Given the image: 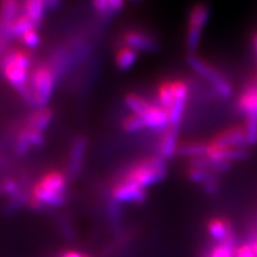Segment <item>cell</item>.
I'll return each instance as SVG.
<instances>
[{"mask_svg": "<svg viewBox=\"0 0 257 257\" xmlns=\"http://www.w3.org/2000/svg\"><path fill=\"white\" fill-rule=\"evenodd\" d=\"M67 198V175L59 170L48 172L34 185L29 204L34 210L62 206Z\"/></svg>", "mask_w": 257, "mask_h": 257, "instance_id": "obj_1", "label": "cell"}, {"mask_svg": "<svg viewBox=\"0 0 257 257\" xmlns=\"http://www.w3.org/2000/svg\"><path fill=\"white\" fill-rule=\"evenodd\" d=\"M2 72L10 85L19 93V95L32 105V95L29 87L31 73V57L24 49L9 50L2 57Z\"/></svg>", "mask_w": 257, "mask_h": 257, "instance_id": "obj_2", "label": "cell"}, {"mask_svg": "<svg viewBox=\"0 0 257 257\" xmlns=\"http://www.w3.org/2000/svg\"><path fill=\"white\" fill-rule=\"evenodd\" d=\"M167 173H168L167 161L156 155L135 162L125 170L120 179L146 189L162 181L167 176Z\"/></svg>", "mask_w": 257, "mask_h": 257, "instance_id": "obj_3", "label": "cell"}, {"mask_svg": "<svg viewBox=\"0 0 257 257\" xmlns=\"http://www.w3.org/2000/svg\"><path fill=\"white\" fill-rule=\"evenodd\" d=\"M57 80V75L49 64H40L30 73L29 87L32 95V105L38 108L47 107Z\"/></svg>", "mask_w": 257, "mask_h": 257, "instance_id": "obj_4", "label": "cell"}, {"mask_svg": "<svg viewBox=\"0 0 257 257\" xmlns=\"http://www.w3.org/2000/svg\"><path fill=\"white\" fill-rule=\"evenodd\" d=\"M186 62L193 72L198 74L205 81L211 83L218 94L223 98H230L233 94V86L230 80L219 72L216 67H213L207 61L199 57L197 54H188L186 57Z\"/></svg>", "mask_w": 257, "mask_h": 257, "instance_id": "obj_5", "label": "cell"}, {"mask_svg": "<svg viewBox=\"0 0 257 257\" xmlns=\"http://www.w3.org/2000/svg\"><path fill=\"white\" fill-rule=\"evenodd\" d=\"M238 111L245 117L246 146L257 143V82H251L242 89L237 100Z\"/></svg>", "mask_w": 257, "mask_h": 257, "instance_id": "obj_6", "label": "cell"}, {"mask_svg": "<svg viewBox=\"0 0 257 257\" xmlns=\"http://www.w3.org/2000/svg\"><path fill=\"white\" fill-rule=\"evenodd\" d=\"M211 17V8L207 3L199 2L192 5L187 15L186 29V48L188 54H195L200 44L202 32Z\"/></svg>", "mask_w": 257, "mask_h": 257, "instance_id": "obj_7", "label": "cell"}, {"mask_svg": "<svg viewBox=\"0 0 257 257\" xmlns=\"http://www.w3.org/2000/svg\"><path fill=\"white\" fill-rule=\"evenodd\" d=\"M173 86V104L168 110L169 115V126L179 128L184 119V114L187 105L189 92H191V86L187 81L181 79L172 80Z\"/></svg>", "mask_w": 257, "mask_h": 257, "instance_id": "obj_8", "label": "cell"}, {"mask_svg": "<svg viewBox=\"0 0 257 257\" xmlns=\"http://www.w3.org/2000/svg\"><path fill=\"white\" fill-rule=\"evenodd\" d=\"M210 148H237L246 146V136L244 126L234 125L224 128L207 141Z\"/></svg>", "mask_w": 257, "mask_h": 257, "instance_id": "obj_9", "label": "cell"}, {"mask_svg": "<svg viewBox=\"0 0 257 257\" xmlns=\"http://www.w3.org/2000/svg\"><path fill=\"white\" fill-rule=\"evenodd\" d=\"M112 197L118 202H135L141 204L146 200L147 191L136 184L119 179L112 188Z\"/></svg>", "mask_w": 257, "mask_h": 257, "instance_id": "obj_10", "label": "cell"}, {"mask_svg": "<svg viewBox=\"0 0 257 257\" xmlns=\"http://www.w3.org/2000/svg\"><path fill=\"white\" fill-rule=\"evenodd\" d=\"M21 0H0V38L8 41L11 38V27L19 16Z\"/></svg>", "mask_w": 257, "mask_h": 257, "instance_id": "obj_11", "label": "cell"}, {"mask_svg": "<svg viewBox=\"0 0 257 257\" xmlns=\"http://www.w3.org/2000/svg\"><path fill=\"white\" fill-rule=\"evenodd\" d=\"M124 47L131 48L135 51H155L159 48L156 38L152 35L147 34L144 31L130 30L126 31L121 38Z\"/></svg>", "mask_w": 257, "mask_h": 257, "instance_id": "obj_12", "label": "cell"}, {"mask_svg": "<svg viewBox=\"0 0 257 257\" xmlns=\"http://www.w3.org/2000/svg\"><path fill=\"white\" fill-rule=\"evenodd\" d=\"M207 157L218 161V162H226L232 165L234 162L246 160L250 156L248 147L237 148H210L208 147Z\"/></svg>", "mask_w": 257, "mask_h": 257, "instance_id": "obj_13", "label": "cell"}, {"mask_svg": "<svg viewBox=\"0 0 257 257\" xmlns=\"http://www.w3.org/2000/svg\"><path fill=\"white\" fill-rule=\"evenodd\" d=\"M146 124V128L155 131H166L169 127V115L168 111L161 107L159 104L150 106L147 113L141 117Z\"/></svg>", "mask_w": 257, "mask_h": 257, "instance_id": "obj_14", "label": "cell"}, {"mask_svg": "<svg viewBox=\"0 0 257 257\" xmlns=\"http://www.w3.org/2000/svg\"><path fill=\"white\" fill-rule=\"evenodd\" d=\"M179 144V128L169 126L161 136L157 155L166 161L173 159L178 154Z\"/></svg>", "mask_w": 257, "mask_h": 257, "instance_id": "obj_15", "label": "cell"}, {"mask_svg": "<svg viewBox=\"0 0 257 257\" xmlns=\"http://www.w3.org/2000/svg\"><path fill=\"white\" fill-rule=\"evenodd\" d=\"M86 149H87V141L83 137H78L74 141L70 148L69 160H68V174L75 176L81 169L85 161Z\"/></svg>", "mask_w": 257, "mask_h": 257, "instance_id": "obj_16", "label": "cell"}, {"mask_svg": "<svg viewBox=\"0 0 257 257\" xmlns=\"http://www.w3.org/2000/svg\"><path fill=\"white\" fill-rule=\"evenodd\" d=\"M207 232L218 243L224 242V240L230 238V237L234 236L233 229L231 226L230 221L220 217L211 218L207 221Z\"/></svg>", "mask_w": 257, "mask_h": 257, "instance_id": "obj_17", "label": "cell"}, {"mask_svg": "<svg viewBox=\"0 0 257 257\" xmlns=\"http://www.w3.org/2000/svg\"><path fill=\"white\" fill-rule=\"evenodd\" d=\"M208 153L207 141H185L180 142L178 147V154L182 157H187L188 160L198 159V157L206 156Z\"/></svg>", "mask_w": 257, "mask_h": 257, "instance_id": "obj_18", "label": "cell"}, {"mask_svg": "<svg viewBox=\"0 0 257 257\" xmlns=\"http://www.w3.org/2000/svg\"><path fill=\"white\" fill-rule=\"evenodd\" d=\"M22 9H23V14L28 16L36 27L41 23L48 10L46 0H23Z\"/></svg>", "mask_w": 257, "mask_h": 257, "instance_id": "obj_19", "label": "cell"}, {"mask_svg": "<svg viewBox=\"0 0 257 257\" xmlns=\"http://www.w3.org/2000/svg\"><path fill=\"white\" fill-rule=\"evenodd\" d=\"M53 119V112L50 108L48 107H41L37 111H35L34 113L29 115L27 123L28 127L34 128V130H38L44 133L49 126L50 121Z\"/></svg>", "mask_w": 257, "mask_h": 257, "instance_id": "obj_20", "label": "cell"}, {"mask_svg": "<svg viewBox=\"0 0 257 257\" xmlns=\"http://www.w3.org/2000/svg\"><path fill=\"white\" fill-rule=\"evenodd\" d=\"M188 166L208 170V172H212L214 173V174L219 175L220 173L227 172L232 165H230V163H226V162H218V161L212 160L207 156H202V157H198V159L188 160Z\"/></svg>", "mask_w": 257, "mask_h": 257, "instance_id": "obj_21", "label": "cell"}, {"mask_svg": "<svg viewBox=\"0 0 257 257\" xmlns=\"http://www.w3.org/2000/svg\"><path fill=\"white\" fill-rule=\"evenodd\" d=\"M125 105L131 111V113L142 117L147 113L150 106L153 105V102L147 100L143 96L136 94V93H130V94L125 96Z\"/></svg>", "mask_w": 257, "mask_h": 257, "instance_id": "obj_22", "label": "cell"}, {"mask_svg": "<svg viewBox=\"0 0 257 257\" xmlns=\"http://www.w3.org/2000/svg\"><path fill=\"white\" fill-rule=\"evenodd\" d=\"M138 59V53L127 47H121L115 54V64L121 70H127L136 63Z\"/></svg>", "mask_w": 257, "mask_h": 257, "instance_id": "obj_23", "label": "cell"}, {"mask_svg": "<svg viewBox=\"0 0 257 257\" xmlns=\"http://www.w3.org/2000/svg\"><path fill=\"white\" fill-rule=\"evenodd\" d=\"M236 246V237L232 236L211 248L206 257H233Z\"/></svg>", "mask_w": 257, "mask_h": 257, "instance_id": "obj_24", "label": "cell"}, {"mask_svg": "<svg viewBox=\"0 0 257 257\" xmlns=\"http://www.w3.org/2000/svg\"><path fill=\"white\" fill-rule=\"evenodd\" d=\"M156 94L159 105L168 111L173 104V98H174V95H173L172 80H165L163 82H161L159 87H157Z\"/></svg>", "mask_w": 257, "mask_h": 257, "instance_id": "obj_25", "label": "cell"}, {"mask_svg": "<svg viewBox=\"0 0 257 257\" xmlns=\"http://www.w3.org/2000/svg\"><path fill=\"white\" fill-rule=\"evenodd\" d=\"M186 175L187 178L191 180L192 182L199 185H204L208 181H212V180L219 179V175L214 174V173L208 172V170L201 169V168H195V167H187V170H186Z\"/></svg>", "mask_w": 257, "mask_h": 257, "instance_id": "obj_26", "label": "cell"}, {"mask_svg": "<svg viewBox=\"0 0 257 257\" xmlns=\"http://www.w3.org/2000/svg\"><path fill=\"white\" fill-rule=\"evenodd\" d=\"M34 28L37 27L32 23L31 19L24 14H21L16 18V21L11 27V38H21L25 32Z\"/></svg>", "mask_w": 257, "mask_h": 257, "instance_id": "obj_27", "label": "cell"}, {"mask_svg": "<svg viewBox=\"0 0 257 257\" xmlns=\"http://www.w3.org/2000/svg\"><path fill=\"white\" fill-rule=\"evenodd\" d=\"M121 126L126 133H138L146 128V124L140 115L130 113L121 121Z\"/></svg>", "mask_w": 257, "mask_h": 257, "instance_id": "obj_28", "label": "cell"}, {"mask_svg": "<svg viewBox=\"0 0 257 257\" xmlns=\"http://www.w3.org/2000/svg\"><path fill=\"white\" fill-rule=\"evenodd\" d=\"M0 194L8 195L12 199L21 195L19 184L14 179H4L0 181Z\"/></svg>", "mask_w": 257, "mask_h": 257, "instance_id": "obj_29", "label": "cell"}, {"mask_svg": "<svg viewBox=\"0 0 257 257\" xmlns=\"http://www.w3.org/2000/svg\"><path fill=\"white\" fill-rule=\"evenodd\" d=\"M19 40H21L22 43H23L28 49H35V48H37L41 43V37L37 31V28L28 30L23 36L19 38Z\"/></svg>", "mask_w": 257, "mask_h": 257, "instance_id": "obj_30", "label": "cell"}, {"mask_svg": "<svg viewBox=\"0 0 257 257\" xmlns=\"http://www.w3.org/2000/svg\"><path fill=\"white\" fill-rule=\"evenodd\" d=\"M233 257H257L253 252V250L250 245V243L242 244V245H237L234 249Z\"/></svg>", "mask_w": 257, "mask_h": 257, "instance_id": "obj_31", "label": "cell"}, {"mask_svg": "<svg viewBox=\"0 0 257 257\" xmlns=\"http://www.w3.org/2000/svg\"><path fill=\"white\" fill-rule=\"evenodd\" d=\"M93 6L99 14L101 15H108L112 14V10H111V5L108 0H92Z\"/></svg>", "mask_w": 257, "mask_h": 257, "instance_id": "obj_32", "label": "cell"}, {"mask_svg": "<svg viewBox=\"0 0 257 257\" xmlns=\"http://www.w3.org/2000/svg\"><path fill=\"white\" fill-rule=\"evenodd\" d=\"M219 179L212 180V181H208L206 184L202 185V189H204L205 193L208 195H216L218 192H219Z\"/></svg>", "mask_w": 257, "mask_h": 257, "instance_id": "obj_33", "label": "cell"}, {"mask_svg": "<svg viewBox=\"0 0 257 257\" xmlns=\"http://www.w3.org/2000/svg\"><path fill=\"white\" fill-rule=\"evenodd\" d=\"M108 2H110L112 12L120 11L124 6V0H108Z\"/></svg>", "mask_w": 257, "mask_h": 257, "instance_id": "obj_34", "label": "cell"}, {"mask_svg": "<svg viewBox=\"0 0 257 257\" xmlns=\"http://www.w3.org/2000/svg\"><path fill=\"white\" fill-rule=\"evenodd\" d=\"M61 2H62V0H46L47 9L55 10V9H57V6L61 4Z\"/></svg>", "mask_w": 257, "mask_h": 257, "instance_id": "obj_35", "label": "cell"}, {"mask_svg": "<svg viewBox=\"0 0 257 257\" xmlns=\"http://www.w3.org/2000/svg\"><path fill=\"white\" fill-rule=\"evenodd\" d=\"M61 257H83V255L75 250H68V251H64Z\"/></svg>", "mask_w": 257, "mask_h": 257, "instance_id": "obj_36", "label": "cell"}, {"mask_svg": "<svg viewBox=\"0 0 257 257\" xmlns=\"http://www.w3.org/2000/svg\"><path fill=\"white\" fill-rule=\"evenodd\" d=\"M250 245H251L253 252H255V255L257 256V232H253L252 238L250 240Z\"/></svg>", "mask_w": 257, "mask_h": 257, "instance_id": "obj_37", "label": "cell"}, {"mask_svg": "<svg viewBox=\"0 0 257 257\" xmlns=\"http://www.w3.org/2000/svg\"><path fill=\"white\" fill-rule=\"evenodd\" d=\"M251 44H252V48H253V50H255V54H256V56H257V31H255L252 34V36H251Z\"/></svg>", "mask_w": 257, "mask_h": 257, "instance_id": "obj_38", "label": "cell"}, {"mask_svg": "<svg viewBox=\"0 0 257 257\" xmlns=\"http://www.w3.org/2000/svg\"><path fill=\"white\" fill-rule=\"evenodd\" d=\"M5 47H6V41L2 40V38H0V54H2L3 51H4Z\"/></svg>", "mask_w": 257, "mask_h": 257, "instance_id": "obj_39", "label": "cell"}, {"mask_svg": "<svg viewBox=\"0 0 257 257\" xmlns=\"http://www.w3.org/2000/svg\"><path fill=\"white\" fill-rule=\"evenodd\" d=\"M83 257H91V256H88V255H83Z\"/></svg>", "mask_w": 257, "mask_h": 257, "instance_id": "obj_40", "label": "cell"}, {"mask_svg": "<svg viewBox=\"0 0 257 257\" xmlns=\"http://www.w3.org/2000/svg\"><path fill=\"white\" fill-rule=\"evenodd\" d=\"M253 232H257V230H256V229H255V231H253Z\"/></svg>", "mask_w": 257, "mask_h": 257, "instance_id": "obj_41", "label": "cell"}]
</instances>
